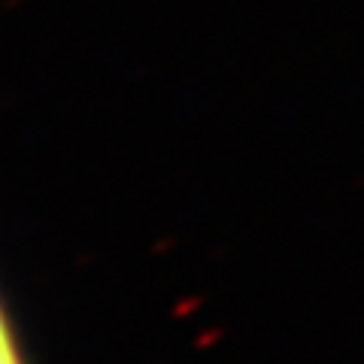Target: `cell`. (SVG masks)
I'll list each match as a JSON object with an SVG mask.
<instances>
[{
  "mask_svg": "<svg viewBox=\"0 0 364 364\" xmlns=\"http://www.w3.org/2000/svg\"><path fill=\"white\" fill-rule=\"evenodd\" d=\"M0 364H31L25 340L18 334V325L9 313L4 294H0Z\"/></svg>",
  "mask_w": 364,
  "mask_h": 364,
  "instance_id": "cell-1",
  "label": "cell"
}]
</instances>
